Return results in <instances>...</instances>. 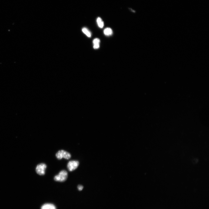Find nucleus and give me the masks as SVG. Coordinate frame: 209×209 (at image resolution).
<instances>
[{"mask_svg":"<svg viewBox=\"0 0 209 209\" xmlns=\"http://www.w3.org/2000/svg\"><path fill=\"white\" fill-rule=\"evenodd\" d=\"M104 34L106 36H109L112 35L113 33L112 30L109 28H105L103 31Z\"/></svg>","mask_w":209,"mask_h":209,"instance_id":"nucleus-7","label":"nucleus"},{"mask_svg":"<svg viewBox=\"0 0 209 209\" xmlns=\"http://www.w3.org/2000/svg\"><path fill=\"white\" fill-rule=\"evenodd\" d=\"M55 156L59 160H60L62 158L69 159L71 157V154L63 150L58 151L56 154Z\"/></svg>","mask_w":209,"mask_h":209,"instance_id":"nucleus-2","label":"nucleus"},{"mask_svg":"<svg viewBox=\"0 0 209 209\" xmlns=\"http://www.w3.org/2000/svg\"><path fill=\"white\" fill-rule=\"evenodd\" d=\"M100 39L98 38H96L93 39V48L95 49H98L100 47Z\"/></svg>","mask_w":209,"mask_h":209,"instance_id":"nucleus-6","label":"nucleus"},{"mask_svg":"<svg viewBox=\"0 0 209 209\" xmlns=\"http://www.w3.org/2000/svg\"><path fill=\"white\" fill-rule=\"evenodd\" d=\"M41 209H56V208L53 204L46 203L42 206Z\"/></svg>","mask_w":209,"mask_h":209,"instance_id":"nucleus-5","label":"nucleus"},{"mask_svg":"<svg viewBox=\"0 0 209 209\" xmlns=\"http://www.w3.org/2000/svg\"><path fill=\"white\" fill-rule=\"evenodd\" d=\"M79 164V162L78 161H70L67 164V167L69 171H72L77 169Z\"/></svg>","mask_w":209,"mask_h":209,"instance_id":"nucleus-4","label":"nucleus"},{"mask_svg":"<svg viewBox=\"0 0 209 209\" xmlns=\"http://www.w3.org/2000/svg\"><path fill=\"white\" fill-rule=\"evenodd\" d=\"M83 32L88 37H90L91 36V33L89 30L86 28H83L82 29Z\"/></svg>","mask_w":209,"mask_h":209,"instance_id":"nucleus-9","label":"nucleus"},{"mask_svg":"<svg viewBox=\"0 0 209 209\" xmlns=\"http://www.w3.org/2000/svg\"><path fill=\"white\" fill-rule=\"evenodd\" d=\"M46 167L45 164L43 163H40L37 165L35 169L36 172L39 175H44L45 174Z\"/></svg>","mask_w":209,"mask_h":209,"instance_id":"nucleus-3","label":"nucleus"},{"mask_svg":"<svg viewBox=\"0 0 209 209\" xmlns=\"http://www.w3.org/2000/svg\"><path fill=\"white\" fill-rule=\"evenodd\" d=\"M96 21L99 28H102L104 26V22L100 17H98Z\"/></svg>","mask_w":209,"mask_h":209,"instance_id":"nucleus-8","label":"nucleus"},{"mask_svg":"<svg viewBox=\"0 0 209 209\" xmlns=\"http://www.w3.org/2000/svg\"><path fill=\"white\" fill-rule=\"evenodd\" d=\"M67 172L65 170H63L60 171L57 175L54 177V179L56 181L63 182L67 179Z\"/></svg>","mask_w":209,"mask_h":209,"instance_id":"nucleus-1","label":"nucleus"},{"mask_svg":"<svg viewBox=\"0 0 209 209\" xmlns=\"http://www.w3.org/2000/svg\"><path fill=\"white\" fill-rule=\"evenodd\" d=\"M83 186L81 185H78V188L79 191L82 190L83 189Z\"/></svg>","mask_w":209,"mask_h":209,"instance_id":"nucleus-10","label":"nucleus"}]
</instances>
